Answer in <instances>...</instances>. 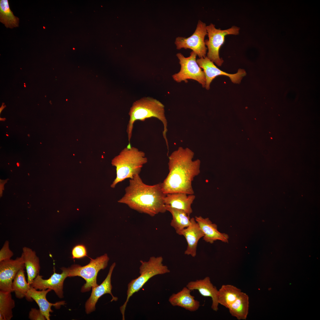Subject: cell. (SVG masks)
Segmentation results:
<instances>
[{
	"label": "cell",
	"instance_id": "6da1fadb",
	"mask_svg": "<svg viewBox=\"0 0 320 320\" xmlns=\"http://www.w3.org/2000/svg\"><path fill=\"white\" fill-rule=\"evenodd\" d=\"M194 155L189 148L180 147L169 156V172L161 183L164 193L194 194L192 182L200 173L201 162L199 159L193 160Z\"/></svg>",
	"mask_w": 320,
	"mask_h": 320
},
{
	"label": "cell",
	"instance_id": "7a4b0ae2",
	"mask_svg": "<svg viewBox=\"0 0 320 320\" xmlns=\"http://www.w3.org/2000/svg\"><path fill=\"white\" fill-rule=\"evenodd\" d=\"M125 190L124 195L118 202L151 217L167 211L164 202L166 194L162 190L161 183L148 185L137 175L130 179L129 185Z\"/></svg>",
	"mask_w": 320,
	"mask_h": 320
},
{
	"label": "cell",
	"instance_id": "3957f363",
	"mask_svg": "<svg viewBox=\"0 0 320 320\" xmlns=\"http://www.w3.org/2000/svg\"><path fill=\"white\" fill-rule=\"evenodd\" d=\"M129 114V119L127 129L129 142L127 146H131L130 140L135 122L138 120L143 121L146 119L155 117L160 120L163 125V135L169 151L168 143L166 136L167 121L165 115L164 106L163 104L152 98L144 97L133 103Z\"/></svg>",
	"mask_w": 320,
	"mask_h": 320
},
{
	"label": "cell",
	"instance_id": "277c9868",
	"mask_svg": "<svg viewBox=\"0 0 320 320\" xmlns=\"http://www.w3.org/2000/svg\"><path fill=\"white\" fill-rule=\"evenodd\" d=\"M148 161L145 153L137 148L127 146L113 159L111 164L116 167V176L111 187L114 188L125 180L139 175L142 168Z\"/></svg>",
	"mask_w": 320,
	"mask_h": 320
},
{
	"label": "cell",
	"instance_id": "5b68a950",
	"mask_svg": "<svg viewBox=\"0 0 320 320\" xmlns=\"http://www.w3.org/2000/svg\"><path fill=\"white\" fill-rule=\"evenodd\" d=\"M161 256L151 257L147 261L140 260L139 267L140 275L132 280L128 284L127 297L124 304L120 308L122 320L125 319V312L129 298L135 293L138 292L151 278L157 275H162L170 272L168 267L163 263Z\"/></svg>",
	"mask_w": 320,
	"mask_h": 320
},
{
	"label": "cell",
	"instance_id": "8992f818",
	"mask_svg": "<svg viewBox=\"0 0 320 320\" xmlns=\"http://www.w3.org/2000/svg\"><path fill=\"white\" fill-rule=\"evenodd\" d=\"M109 260L107 254H105L95 259L91 258L89 263L85 266L73 265L68 268V277L79 276L83 278L86 283L82 287L81 292L88 291L93 287L98 285L97 282L98 273L107 267Z\"/></svg>",
	"mask_w": 320,
	"mask_h": 320
},
{
	"label": "cell",
	"instance_id": "52a82bcc",
	"mask_svg": "<svg viewBox=\"0 0 320 320\" xmlns=\"http://www.w3.org/2000/svg\"><path fill=\"white\" fill-rule=\"evenodd\" d=\"M197 55L193 51L191 52L190 55L188 57H185L181 53L177 54L181 68L179 72L172 76L175 81L177 82L182 81L187 82L188 79H192L197 81L203 87H205V73L196 62Z\"/></svg>",
	"mask_w": 320,
	"mask_h": 320
},
{
	"label": "cell",
	"instance_id": "ba28073f",
	"mask_svg": "<svg viewBox=\"0 0 320 320\" xmlns=\"http://www.w3.org/2000/svg\"><path fill=\"white\" fill-rule=\"evenodd\" d=\"M208 39L205 41L207 46L208 52L207 57L217 65L221 66L223 62L219 55V49L225 41V36L228 35H238L239 33V28L233 26L225 30L216 29L212 23L206 27Z\"/></svg>",
	"mask_w": 320,
	"mask_h": 320
},
{
	"label": "cell",
	"instance_id": "9c48e42d",
	"mask_svg": "<svg viewBox=\"0 0 320 320\" xmlns=\"http://www.w3.org/2000/svg\"><path fill=\"white\" fill-rule=\"evenodd\" d=\"M206 27L205 23L199 20L196 29L191 36L187 38H176L175 44L177 49H190L199 58L205 57L207 50L204 41L205 36L207 34Z\"/></svg>",
	"mask_w": 320,
	"mask_h": 320
},
{
	"label": "cell",
	"instance_id": "30bf717a",
	"mask_svg": "<svg viewBox=\"0 0 320 320\" xmlns=\"http://www.w3.org/2000/svg\"><path fill=\"white\" fill-rule=\"evenodd\" d=\"M25 268L23 255L15 259L0 262V290L13 292L12 284L13 280L18 271Z\"/></svg>",
	"mask_w": 320,
	"mask_h": 320
},
{
	"label": "cell",
	"instance_id": "8fae6325",
	"mask_svg": "<svg viewBox=\"0 0 320 320\" xmlns=\"http://www.w3.org/2000/svg\"><path fill=\"white\" fill-rule=\"evenodd\" d=\"M54 273L47 279H44L43 276L38 275L34 279L31 286L36 289L39 290L50 289L54 291L58 297L60 298L63 297V283L65 279L68 277V269L62 267L61 273L55 272L54 267Z\"/></svg>",
	"mask_w": 320,
	"mask_h": 320
},
{
	"label": "cell",
	"instance_id": "7c38bea8",
	"mask_svg": "<svg viewBox=\"0 0 320 320\" xmlns=\"http://www.w3.org/2000/svg\"><path fill=\"white\" fill-rule=\"evenodd\" d=\"M196 62L201 68L203 69L206 78L205 88L207 89H210V85L212 80L217 76L224 75L228 76L232 82L234 83H239L243 77L246 73L244 70L239 69L237 73L231 74L224 72L215 65L213 62L207 57L197 59Z\"/></svg>",
	"mask_w": 320,
	"mask_h": 320
},
{
	"label": "cell",
	"instance_id": "4fadbf2b",
	"mask_svg": "<svg viewBox=\"0 0 320 320\" xmlns=\"http://www.w3.org/2000/svg\"><path fill=\"white\" fill-rule=\"evenodd\" d=\"M116 265L115 262L112 264L106 278L100 285L92 288L91 295L85 305V311L87 314H89L95 310V305L98 299L105 294H109L111 296L112 299L111 302L117 300L118 298L114 296L111 292L112 287L111 284V277Z\"/></svg>",
	"mask_w": 320,
	"mask_h": 320
},
{
	"label": "cell",
	"instance_id": "5bb4252c",
	"mask_svg": "<svg viewBox=\"0 0 320 320\" xmlns=\"http://www.w3.org/2000/svg\"><path fill=\"white\" fill-rule=\"evenodd\" d=\"M51 290V289H48L38 291L31 286L25 297L27 300L29 301L33 300L35 301L47 320H50V313L53 312L51 309L52 306H54L56 308L59 309L61 305L65 304V302L63 301L54 303L49 302L47 299L46 296L47 294Z\"/></svg>",
	"mask_w": 320,
	"mask_h": 320
},
{
	"label": "cell",
	"instance_id": "9a60e30c",
	"mask_svg": "<svg viewBox=\"0 0 320 320\" xmlns=\"http://www.w3.org/2000/svg\"><path fill=\"white\" fill-rule=\"evenodd\" d=\"M191 224L187 227L176 231V233L183 236L185 238L187 247L184 254L193 257L196 255L198 243L200 239L203 238L204 234L195 218H191Z\"/></svg>",
	"mask_w": 320,
	"mask_h": 320
},
{
	"label": "cell",
	"instance_id": "2e32d148",
	"mask_svg": "<svg viewBox=\"0 0 320 320\" xmlns=\"http://www.w3.org/2000/svg\"><path fill=\"white\" fill-rule=\"evenodd\" d=\"M186 287L191 291L198 290L204 297H210L212 302V309L215 311L218 310V290L212 283L209 277L206 276L202 279L190 281Z\"/></svg>",
	"mask_w": 320,
	"mask_h": 320
},
{
	"label": "cell",
	"instance_id": "e0dca14e",
	"mask_svg": "<svg viewBox=\"0 0 320 320\" xmlns=\"http://www.w3.org/2000/svg\"><path fill=\"white\" fill-rule=\"evenodd\" d=\"M195 219L203 233V238L205 241L211 244L217 240L224 243L228 242V235L220 232L217 230V225L212 223L209 218L196 216Z\"/></svg>",
	"mask_w": 320,
	"mask_h": 320
},
{
	"label": "cell",
	"instance_id": "ac0fdd59",
	"mask_svg": "<svg viewBox=\"0 0 320 320\" xmlns=\"http://www.w3.org/2000/svg\"><path fill=\"white\" fill-rule=\"evenodd\" d=\"M191 291L186 286L176 293H173L168 301L173 306L183 308L190 312L197 311L200 306V302L191 293Z\"/></svg>",
	"mask_w": 320,
	"mask_h": 320
},
{
	"label": "cell",
	"instance_id": "d6986e66",
	"mask_svg": "<svg viewBox=\"0 0 320 320\" xmlns=\"http://www.w3.org/2000/svg\"><path fill=\"white\" fill-rule=\"evenodd\" d=\"M195 198L194 194L183 193H168L164 197V202L165 206L183 210L190 216L193 212L191 205Z\"/></svg>",
	"mask_w": 320,
	"mask_h": 320
},
{
	"label": "cell",
	"instance_id": "ffe728a7",
	"mask_svg": "<svg viewBox=\"0 0 320 320\" xmlns=\"http://www.w3.org/2000/svg\"><path fill=\"white\" fill-rule=\"evenodd\" d=\"M22 254L27 273V282L31 285L39 274L40 269L39 259L36 252L28 247L23 248Z\"/></svg>",
	"mask_w": 320,
	"mask_h": 320
},
{
	"label": "cell",
	"instance_id": "44dd1931",
	"mask_svg": "<svg viewBox=\"0 0 320 320\" xmlns=\"http://www.w3.org/2000/svg\"><path fill=\"white\" fill-rule=\"evenodd\" d=\"M249 298L245 293L242 292L236 300L228 308L232 316L237 319H246L249 312Z\"/></svg>",
	"mask_w": 320,
	"mask_h": 320
},
{
	"label": "cell",
	"instance_id": "7402d4cb",
	"mask_svg": "<svg viewBox=\"0 0 320 320\" xmlns=\"http://www.w3.org/2000/svg\"><path fill=\"white\" fill-rule=\"evenodd\" d=\"M241 290L231 284L223 285L218 290V302L226 308L233 303L242 293Z\"/></svg>",
	"mask_w": 320,
	"mask_h": 320
},
{
	"label": "cell",
	"instance_id": "603a6c76",
	"mask_svg": "<svg viewBox=\"0 0 320 320\" xmlns=\"http://www.w3.org/2000/svg\"><path fill=\"white\" fill-rule=\"evenodd\" d=\"M167 211L172 214V219L170 225L176 231L185 228L191 224L190 216L184 211L168 206H165Z\"/></svg>",
	"mask_w": 320,
	"mask_h": 320
},
{
	"label": "cell",
	"instance_id": "cb8c5ba5",
	"mask_svg": "<svg viewBox=\"0 0 320 320\" xmlns=\"http://www.w3.org/2000/svg\"><path fill=\"white\" fill-rule=\"evenodd\" d=\"M11 293L0 290V320H10L13 316L12 310L15 304Z\"/></svg>",
	"mask_w": 320,
	"mask_h": 320
},
{
	"label": "cell",
	"instance_id": "d4e9b609",
	"mask_svg": "<svg viewBox=\"0 0 320 320\" xmlns=\"http://www.w3.org/2000/svg\"><path fill=\"white\" fill-rule=\"evenodd\" d=\"M8 0H0V21L6 27L13 28L18 26L19 18L11 10Z\"/></svg>",
	"mask_w": 320,
	"mask_h": 320
},
{
	"label": "cell",
	"instance_id": "484cf974",
	"mask_svg": "<svg viewBox=\"0 0 320 320\" xmlns=\"http://www.w3.org/2000/svg\"><path fill=\"white\" fill-rule=\"evenodd\" d=\"M24 269H21L18 271L12 284L13 292H14L16 298L18 299L25 297L31 287L26 280Z\"/></svg>",
	"mask_w": 320,
	"mask_h": 320
},
{
	"label": "cell",
	"instance_id": "4316f807",
	"mask_svg": "<svg viewBox=\"0 0 320 320\" xmlns=\"http://www.w3.org/2000/svg\"><path fill=\"white\" fill-rule=\"evenodd\" d=\"M71 254L72 257L74 260L88 257L86 247L83 244H78L74 247L72 249Z\"/></svg>",
	"mask_w": 320,
	"mask_h": 320
},
{
	"label": "cell",
	"instance_id": "83f0119b",
	"mask_svg": "<svg viewBox=\"0 0 320 320\" xmlns=\"http://www.w3.org/2000/svg\"><path fill=\"white\" fill-rule=\"evenodd\" d=\"M13 255V252L9 248V241H6L0 250V262L11 259Z\"/></svg>",
	"mask_w": 320,
	"mask_h": 320
},
{
	"label": "cell",
	"instance_id": "f1b7e54d",
	"mask_svg": "<svg viewBox=\"0 0 320 320\" xmlns=\"http://www.w3.org/2000/svg\"><path fill=\"white\" fill-rule=\"evenodd\" d=\"M28 318L31 320H46V318L39 309L32 308L29 311Z\"/></svg>",
	"mask_w": 320,
	"mask_h": 320
},
{
	"label": "cell",
	"instance_id": "f546056e",
	"mask_svg": "<svg viewBox=\"0 0 320 320\" xmlns=\"http://www.w3.org/2000/svg\"><path fill=\"white\" fill-rule=\"evenodd\" d=\"M4 107L3 105H2V106L0 108V113L1 112V111H2V109L4 108Z\"/></svg>",
	"mask_w": 320,
	"mask_h": 320
},
{
	"label": "cell",
	"instance_id": "4dcf8cb0",
	"mask_svg": "<svg viewBox=\"0 0 320 320\" xmlns=\"http://www.w3.org/2000/svg\"><path fill=\"white\" fill-rule=\"evenodd\" d=\"M17 166H19V164L18 163H17Z\"/></svg>",
	"mask_w": 320,
	"mask_h": 320
}]
</instances>
